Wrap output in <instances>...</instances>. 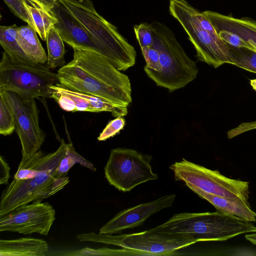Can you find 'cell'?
I'll list each match as a JSON object with an SVG mask.
<instances>
[{"mask_svg":"<svg viewBox=\"0 0 256 256\" xmlns=\"http://www.w3.org/2000/svg\"><path fill=\"white\" fill-rule=\"evenodd\" d=\"M175 198L174 194L164 196L156 200L123 210L102 226L99 233L112 234L140 226L152 215L170 207Z\"/></svg>","mask_w":256,"mask_h":256,"instance_id":"4fadbf2b","label":"cell"},{"mask_svg":"<svg viewBox=\"0 0 256 256\" xmlns=\"http://www.w3.org/2000/svg\"><path fill=\"white\" fill-rule=\"evenodd\" d=\"M176 180H181L186 186L191 185L208 194L248 202L249 183L232 179L218 170L208 169L184 158L172 164Z\"/></svg>","mask_w":256,"mask_h":256,"instance_id":"ba28073f","label":"cell"},{"mask_svg":"<svg viewBox=\"0 0 256 256\" xmlns=\"http://www.w3.org/2000/svg\"><path fill=\"white\" fill-rule=\"evenodd\" d=\"M245 238L247 240H248L253 244H256V233L246 234L245 236Z\"/></svg>","mask_w":256,"mask_h":256,"instance_id":"d6a6232c","label":"cell"},{"mask_svg":"<svg viewBox=\"0 0 256 256\" xmlns=\"http://www.w3.org/2000/svg\"><path fill=\"white\" fill-rule=\"evenodd\" d=\"M134 29L140 48L152 45L153 34L151 24L141 23L135 25Z\"/></svg>","mask_w":256,"mask_h":256,"instance_id":"4316f807","label":"cell"},{"mask_svg":"<svg viewBox=\"0 0 256 256\" xmlns=\"http://www.w3.org/2000/svg\"><path fill=\"white\" fill-rule=\"evenodd\" d=\"M59 255L64 256H140L137 252L126 248L112 249L106 248H93L88 247L69 251Z\"/></svg>","mask_w":256,"mask_h":256,"instance_id":"cb8c5ba5","label":"cell"},{"mask_svg":"<svg viewBox=\"0 0 256 256\" xmlns=\"http://www.w3.org/2000/svg\"><path fill=\"white\" fill-rule=\"evenodd\" d=\"M187 186L199 196L208 201L218 211L250 222H256V212L252 210L248 202L208 194L191 185Z\"/></svg>","mask_w":256,"mask_h":256,"instance_id":"e0dca14e","label":"cell"},{"mask_svg":"<svg viewBox=\"0 0 256 256\" xmlns=\"http://www.w3.org/2000/svg\"><path fill=\"white\" fill-rule=\"evenodd\" d=\"M250 84L252 88L256 91V79L251 80H250Z\"/></svg>","mask_w":256,"mask_h":256,"instance_id":"836d02e7","label":"cell"},{"mask_svg":"<svg viewBox=\"0 0 256 256\" xmlns=\"http://www.w3.org/2000/svg\"><path fill=\"white\" fill-rule=\"evenodd\" d=\"M12 12L36 30L33 20L26 10L22 0H3Z\"/></svg>","mask_w":256,"mask_h":256,"instance_id":"484cf974","label":"cell"},{"mask_svg":"<svg viewBox=\"0 0 256 256\" xmlns=\"http://www.w3.org/2000/svg\"><path fill=\"white\" fill-rule=\"evenodd\" d=\"M41 202L20 206L0 217V232L47 236L56 219V212L48 203Z\"/></svg>","mask_w":256,"mask_h":256,"instance_id":"7c38bea8","label":"cell"},{"mask_svg":"<svg viewBox=\"0 0 256 256\" xmlns=\"http://www.w3.org/2000/svg\"><path fill=\"white\" fill-rule=\"evenodd\" d=\"M0 93L12 110L16 130L22 145V161H25L40 150L45 140V134L39 125L40 111L34 98L2 90Z\"/></svg>","mask_w":256,"mask_h":256,"instance_id":"30bf717a","label":"cell"},{"mask_svg":"<svg viewBox=\"0 0 256 256\" xmlns=\"http://www.w3.org/2000/svg\"><path fill=\"white\" fill-rule=\"evenodd\" d=\"M16 130L12 110L4 96L0 93V134L10 135Z\"/></svg>","mask_w":256,"mask_h":256,"instance_id":"d4e9b609","label":"cell"},{"mask_svg":"<svg viewBox=\"0 0 256 256\" xmlns=\"http://www.w3.org/2000/svg\"><path fill=\"white\" fill-rule=\"evenodd\" d=\"M126 124L123 117H118L110 120L98 138L99 141H104L113 137L123 129Z\"/></svg>","mask_w":256,"mask_h":256,"instance_id":"83f0119b","label":"cell"},{"mask_svg":"<svg viewBox=\"0 0 256 256\" xmlns=\"http://www.w3.org/2000/svg\"><path fill=\"white\" fill-rule=\"evenodd\" d=\"M33 20L36 31L41 39L46 40L50 30L58 22L54 10L57 0H22Z\"/></svg>","mask_w":256,"mask_h":256,"instance_id":"2e32d148","label":"cell"},{"mask_svg":"<svg viewBox=\"0 0 256 256\" xmlns=\"http://www.w3.org/2000/svg\"><path fill=\"white\" fill-rule=\"evenodd\" d=\"M169 11L187 34L199 60L215 68L225 63L231 64L228 44L221 38H214L202 28L196 9L185 0H170Z\"/></svg>","mask_w":256,"mask_h":256,"instance_id":"52a82bcc","label":"cell"},{"mask_svg":"<svg viewBox=\"0 0 256 256\" xmlns=\"http://www.w3.org/2000/svg\"><path fill=\"white\" fill-rule=\"evenodd\" d=\"M46 42L48 52L47 66L50 69L62 67L65 65L64 41L55 27L50 30Z\"/></svg>","mask_w":256,"mask_h":256,"instance_id":"44dd1931","label":"cell"},{"mask_svg":"<svg viewBox=\"0 0 256 256\" xmlns=\"http://www.w3.org/2000/svg\"><path fill=\"white\" fill-rule=\"evenodd\" d=\"M10 168L4 158L0 156V184H8L10 176Z\"/></svg>","mask_w":256,"mask_h":256,"instance_id":"1f68e13d","label":"cell"},{"mask_svg":"<svg viewBox=\"0 0 256 256\" xmlns=\"http://www.w3.org/2000/svg\"><path fill=\"white\" fill-rule=\"evenodd\" d=\"M17 40L25 54L36 63L44 64L47 56L37 36L28 25L18 27Z\"/></svg>","mask_w":256,"mask_h":256,"instance_id":"d6986e66","label":"cell"},{"mask_svg":"<svg viewBox=\"0 0 256 256\" xmlns=\"http://www.w3.org/2000/svg\"></svg>","mask_w":256,"mask_h":256,"instance_id":"e575fe53","label":"cell"},{"mask_svg":"<svg viewBox=\"0 0 256 256\" xmlns=\"http://www.w3.org/2000/svg\"><path fill=\"white\" fill-rule=\"evenodd\" d=\"M219 36L228 44L235 47H244L254 50L250 44L244 41L238 35L231 32L222 30L218 32Z\"/></svg>","mask_w":256,"mask_h":256,"instance_id":"4dcf8cb0","label":"cell"},{"mask_svg":"<svg viewBox=\"0 0 256 256\" xmlns=\"http://www.w3.org/2000/svg\"><path fill=\"white\" fill-rule=\"evenodd\" d=\"M18 26L16 24L0 26V44L12 60L16 62L35 64L25 54L17 40Z\"/></svg>","mask_w":256,"mask_h":256,"instance_id":"ffe728a7","label":"cell"},{"mask_svg":"<svg viewBox=\"0 0 256 256\" xmlns=\"http://www.w3.org/2000/svg\"><path fill=\"white\" fill-rule=\"evenodd\" d=\"M68 146V144L62 139L55 152L46 154L44 166L34 178L13 179L2 194L0 217L20 206L52 196L68 184V176L60 178L56 172Z\"/></svg>","mask_w":256,"mask_h":256,"instance_id":"3957f363","label":"cell"},{"mask_svg":"<svg viewBox=\"0 0 256 256\" xmlns=\"http://www.w3.org/2000/svg\"><path fill=\"white\" fill-rule=\"evenodd\" d=\"M73 59L57 71L58 84L128 106L132 102L130 80L99 53L72 48Z\"/></svg>","mask_w":256,"mask_h":256,"instance_id":"6da1fadb","label":"cell"},{"mask_svg":"<svg viewBox=\"0 0 256 256\" xmlns=\"http://www.w3.org/2000/svg\"><path fill=\"white\" fill-rule=\"evenodd\" d=\"M58 83L57 74L44 64L14 62L4 51L0 62V90L28 98H50V86Z\"/></svg>","mask_w":256,"mask_h":256,"instance_id":"8992f818","label":"cell"},{"mask_svg":"<svg viewBox=\"0 0 256 256\" xmlns=\"http://www.w3.org/2000/svg\"><path fill=\"white\" fill-rule=\"evenodd\" d=\"M142 52L146 62V66L157 72L162 70L158 50L152 46L141 48Z\"/></svg>","mask_w":256,"mask_h":256,"instance_id":"f1b7e54d","label":"cell"},{"mask_svg":"<svg viewBox=\"0 0 256 256\" xmlns=\"http://www.w3.org/2000/svg\"><path fill=\"white\" fill-rule=\"evenodd\" d=\"M76 164L88 168L92 171L96 170L92 164L86 160L76 152L72 142L70 141L68 144L66 152L56 168L57 175L60 178L67 176L68 170Z\"/></svg>","mask_w":256,"mask_h":256,"instance_id":"603a6c76","label":"cell"},{"mask_svg":"<svg viewBox=\"0 0 256 256\" xmlns=\"http://www.w3.org/2000/svg\"><path fill=\"white\" fill-rule=\"evenodd\" d=\"M231 64L256 74V51L228 44Z\"/></svg>","mask_w":256,"mask_h":256,"instance_id":"7402d4cb","label":"cell"},{"mask_svg":"<svg viewBox=\"0 0 256 256\" xmlns=\"http://www.w3.org/2000/svg\"><path fill=\"white\" fill-rule=\"evenodd\" d=\"M152 160L151 156L133 149H112L104 167L105 177L116 189L129 192L138 185L158 178L152 170Z\"/></svg>","mask_w":256,"mask_h":256,"instance_id":"9c48e42d","label":"cell"},{"mask_svg":"<svg viewBox=\"0 0 256 256\" xmlns=\"http://www.w3.org/2000/svg\"><path fill=\"white\" fill-rule=\"evenodd\" d=\"M48 250V244L42 239L22 238L0 240V256H44Z\"/></svg>","mask_w":256,"mask_h":256,"instance_id":"ac0fdd59","label":"cell"},{"mask_svg":"<svg viewBox=\"0 0 256 256\" xmlns=\"http://www.w3.org/2000/svg\"><path fill=\"white\" fill-rule=\"evenodd\" d=\"M54 10L58 19V22L54 27L58 30L64 42L72 48L78 47L94 50L100 54L98 48L83 28L58 2Z\"/></svg>","mask_w":256,"mask_h":256,"instance_id":"5bb4252c","label":"cell"},{"mask_svg":"<svg viewBox=\"0 0 256 256\" xmlns=\"http://www.w3.org/2000/svg\"><path fill=\"white\" fill-rule=\"evenodd\" d=\"M59 4L83 28L100 54L117 69L124 71L134 66V47L117 28L100 15L91 0H57Z\"/></svg>","mask_w":256,"mask_h":256,"instance_id":"7a4b0ae2","label":"cell"},{"mask_svg":"<svg viewBox=\"0 0 256 256\" xmlns=\"http://www.w3.org/2000/svg\"><path fill=\"white\" fill-rule=\"evenodd\" d=\"M196 242L184 233L160 230L156 228L142 232L114 236L112 244L132 250L140 256L171 255Z\"/></svg>","mask_w":256,"mask_h":256,"instance_id":"8fae6325","label":"cell"},{"mask_svg":"<svg viewBox=\"0 0 256 256\" xmlns=\"http://www.w3.org/2000/svg\"><path fill=\"white\" fill-rule=\"evenodd\" d=\"M52 91L50 98L54 99L62 110L68 112H76V104L68 95L58 91Z\"/></svg>","mask_w":256,"mask_h":256,"instance_id":"f546056e","label":"cell"},{"mask_svg":"<svg viewBox=\"0 0 256 256\" xmlns=\"http://www.w3.org/2000/svg\"><path fill=\"white\" fill-rule=\"evenodd\" d=\"M151 26L152 46L159 52L162 70L157 72L145 66L144 72L157 86L170 92L184 87L198 75L196 62L188 56L167 26L158 22H152Z\"/></svg>","mask_w":256,"mask_h":256,"instance_id":"277c9868","label":"cell"},{"mask_svg":"<svg viewBox=\"0 0 256 256\" xmlns=\"http://www.w3.org/2000/svg\"><path fill=\"white\" fill-rule=\"evenodd\" d=\"M217 32L225 30L238 35L251 45L256 51V22L245 18H237L210 10L202 12Z\"/></svg>","mask_w":256,"mask_h":256,"instance_id":"9a60e30c","label":"cell"},{"mask_svg":"<svg viewBox=\"0 0 256 256\" xmlns=\"http://www.w3.org/2000/svg\"><path fill=\"white\" fill-rule=\"evenodd\" d=\"M156 228L188 234L196 242L224 241L239 234L256 232V226L250 222L218 210L177 214Z\"/></svg>","mask_w":256,"mask_h":256,"instance_id":"5b68a950","label":"cell"}]
</instances>
